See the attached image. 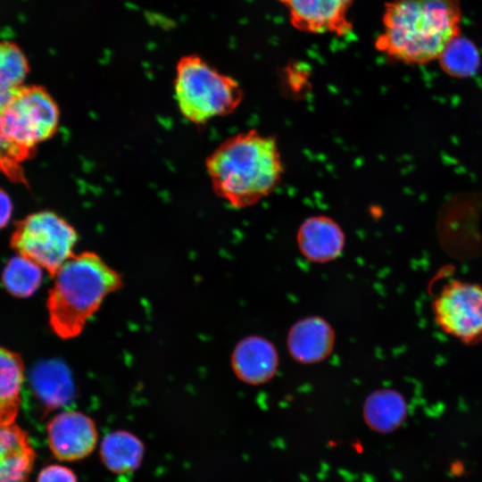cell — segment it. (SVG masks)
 Returning a JSON list of instances; mask_svg holds the SVG:
<instances>
[{
    "instance_id": "cell-1",
    "label": "cell",
    "mask_w": 482,
    "mask_h": 482,
    "mask_svg": "<svg viewBox=\"0 0 482 482\" xmlns=\"http://www.w3.org/2000/svg\"><path fill=\"white\" fill-rule=\"evenodd\" d=\"M205 167L215 194L235 208L269 196L284 173L276 138L254 129L225 139L207 157Z\"/></svg>"
},
{
    "instance_id": "cell-2",
    "label": "cell",
    "mask_w": 482,
    "mask_h": 482,
    "mask_svg": "<svg viewBox=\"0 0 482 482\" xmlns=\"http://www.w3.org/2000/svg\"><path fill=\"white\" fill-rule=\"evenodd\" d=\"M461 20L460 0H390L375 47L395 61L425 64L461 35Z\"/></svg>"
},
{
    "instance_id": "cell-3",
    "label": "cell",
    "mask_w": 482,
    "mask_h": 482,
    "mask_svg": "<svg viewBox=\"0 0 482 482\" xmlns=\"http://www.w3.org/2000/svg\"><path fill=\"white\" fill-rule=\"evenodd\" d=\"M53 278L46 301L49 324L62 339L78 337L105 296L122 285L120 275L93 252L73 254Z\"/></svg>"
},
{
    "instance_id": "cell-4",
    "label": "cell",
    "mask_w": 482,
    "mask_h": 482,
    "mask_svg": "<svg viewBox=\"0 0 482 482\" xmlns=\"http://www.w3.org/2000/svg\"><path fill=\"white\" fill-rule=\"evenodd\" d=\"M174 91L182 115L197 125L233 112L244 97L236 79L197 54L185 55L178 62Z\"/></svg>"
},
{
    "instance_id": "cell-5",
    "label": "cell",
    "mask_w": 482,
    "mask_h": 482,
    "mask_svg": "<svg viewBox=\"0 0 482 482\" xmlns=\"http://www.w3.org/2000/svg\"><path fill=\"white\" fill-rule=\"evenodd\" d=\"M0 119L8 139L33 154L40 143L56 132L60 111L44 87L22 85L3 100Z\"/></svg>"
},
{
    "instance_id": "cell-6",
    "label": "cell",
    "mask_w": 482,
    "mask_h": 482,
    "mask_svg": "<svg viewBox=\"0 0 482 482\" xmlns=\"http://www.w3.org/2000/svg\"><path fill=\"white\" fill-rule=\"evenodd\" d=\"M78 233L52 211H38L19 220L11 236V247L20 256L45 269L53 277L73 254Z\"/></svg>"
},
{
    "instance_id": "cell-7",
    "label": "cell",
    "mask_w": 482,
    "mask_h": 482,
    "mask_svg": "<svg viewBox=\"0 0 482 482\" xmlns=\"http://www.w3.org/2000/svg\"><path fill=\"white\" fill-rule=\"evenodd\" d=\"M436 325L459 342L474 345L482 342V286L453 279L432 301Z\"/></svg>"
},
{
    "instance_id": "cell-8",
    "label": "cell",
    "mask_w": 482,
    "mask_h": 482,
    "mask_svg": "<svg viewBox=\"0 0 482 482\" xmlns=\"http://www.w3.org/2000/svg\"><path fill=\"white\" fill-rule=\"evenodd\" d=\"M296 30L313 35L345 37L353 29L352 10L356 0H276Z\"/></svg>"
},
{
    "instance_id": "cell-9",
    "label": "cell",
    "mask_w": 482,
    "mask_h": 482,
    "mask_svg": "<svg viewBox=\"0 0 482 482\" xmlns=\"http://www.w3.org/2000/svg\"><path fill=\"white\" fill-rule=\"evenodd\" d=\"M47 441L61 461H79L88 456L97 442L94 420L86 414L69 411L55 415L46 426Z\"/></svg>"
},
{
    "instance_id": "cell-10",
    "label": "cell",
    "mask_w": 482,
    "mask_h": 482,
    "mask_svg": "<svg viewBox=\"0 0 482 482\" xmlns=\"http://www.w3.org/2000/svg\"><path fill=\"white\" fill-rule=\"evenodd\" d=\"M36 453L25 430L0 425V482H28Z\"/></svg>"
},
{
    "instance_id": "cell-11",
    "label": "cell",
    "mask_w": 482,
    "mask_h": 482,
    "mask_svg": "<svg viewBox=\"0 0 482 482\" xmlns=\"http://www.w3.org/2000/svg\"><path fill=\"white\" fill-rule=\"evenodd\" d=\"M297 238L303 254L317 262L336 257L344 245V234L339 225L323 215L306 219L298 230Z\"/></svg>"
},
{
    "instance_id": "cell-12",
    "label": "cell",
    "mask_w": 482,
    "mask_h": 482,
    "mask_svg": "<svg viewBox=\"0 0 482 482\" xmlns=\"http://www.w3.org/2000/svg\"><path fill=\"white\" fill-rule=\"evenodd\" d=\"M232 365L237 375L245 382L262 383L275 372L277 353L267 340L261 337H248L235 348Z\"/></svg>"
},
{
    "instance_id": "cell-13",
    "label": "cell",
    "mask_w": 482,
    "mask_h": 482,
    "mask_svg": "<svg viewBox=\"0 0 482 482\" xmlns=\"http://www.w3.org/2000/svg\"><path fill=\"white\" fill-rule=\"evenodd\" d=\"M30 382L34 394L47 411L63 406L74 396L71 374L60 362L38 364L31 373Z\"/></svg>"
},
{
    "instance_id": "cell-14",
    "label": "cell",
    "mask_w": 482,
    "mask_h": 482,
    "mask_svg": "<svg viewBox=\"0 0 482 482\" xmlns=\"http://www.w3.org/2000/svg\"><path fill=\"white\" fill-rule=\"evenodd\" d=\"M332 341V331L324 320L307 318L291 329L288 347L297 361L312 362L323 359L329 353Z\"/></svg>"
},
{
    "instance_id": "cell-15",
    "label": "cell",
    "mask_w": 482,
    "mask_h": 482,
    "mask_svg": "<svg viewBox=\"0 0 482 482\" xmlns=\"http://www.w3.org/2000/svg\"><path fill=\"white\" fill-rule=\"evenodd\" d=\"M24 377L21 355L0 347V425L14 423L21 404Z\"/></svg>"
},
{
    "instance_id": "cell-16",
    "label": "cell",
    "mask_w": 482,
    "mask_h": 482,
    "mask_svg": "<svg viewBox=\"0 0 482 482\" xmlns=\"http://www.w3.org/2000/svg\"><path fill=\"white\" fill-rule=\"evenodd\" d=\"M144 453L141 440L124 430L106 435L100 448V456L104 466L119 474L137 470L142 462Z\"/></svg>"
},
{
    "instance_id": "cell-17",
    "label": "cell",
    "mask_w": 482,
    "mask_h": 482,
    "mask_svg": "<svg viewBox=\"0 0 482 482\" xmlns=\"http://www.w3.org/2000/svg\"><path fill=\"white\" fill-rule=\"evenodd\" d=\"M367 424L378 432L395 429L403 420L406 404L403 396L392 389H382L370 395L364 404Z\"/></svg>"
},
{
    "instance_id": "cell-18",
    "label": "cell",
    "mask_w": 482,
    "mask_h": 482,
    "mask_svg": "<svg viewBox=\"0 0 482 482\" xmlns=\"http://www.w3.org/2000/svg\"><path fill=\"white\" fill-rule=\"evenodd\" d=\"M42 268L27 258L17 255L11 258L4 268L2 283L12 296H31L42 282Z\"/></svg>"
},
{
    "instance_id": "cell-19",
    "label": "cell",
    "mask_w": 482,
    "mask_h": 482,
    "mask_svg": "<svg viewBox=\"0 0 482 482\" xmlns=\"http://www.w3.org/2000/svg\"><path fill=\"white\" fill-rule=\"evenodd\" d=\"M437 60L448 75L457 78L474 75L480 63L479 52L475 44L461 35L445 46Z\"/></svg>"
},
{
    "instance_id": "cell-20",
    "label": "cell",
    "mask_w": 482,
    "mask_h": 482,
    "mask_svg": "<svg viewBox=\"0 0 482 482\" xmlns=\"http://www.w3.org/2000/svg\"><path fill=\"white\" fill-rule=\"evenodd\" d=\"M29 71L28 59L20 46L13 42L0 41V99L24 85Z\"/></svg>"
},
{
    "instance_id": "cell-21",
    "label": "cell",
    "mask_w": 482,
    "mask_h": 482,
    "mask_svg": "<svg viewBox=\"0 0 482 482\" xmlns=\"http://www.w3.org/2000/svg\"><path fill=\"white\" fill-rule=\"evenodd\" d=\"M3 100L0 99V110ZM31 156V154L21 149L8 139L0 119V172L12 182L27 184L22 162Z\"/></svg>"
},
{
    "instance_id": "cell-22",
    "label": "cell",
    "mask_w": 482,
    "mask_h": 482,
    "mask_svg": "<svg viewBox=\"0 0 482 482\" xmlns=\"http://www.w3.org/2000/svg\"><path fill=\"white\" fill-rule=\"evenodd\" d=\"M37 482H78L74 472L67 467L52 464L39 473Z\"/></svg>"
},
{
    "instance_id": "cell-23",
    "label": "cell",
    "mask_w": 482,
    "mask_h": 482,
    "mask_svg": "<svg viewBox=\"0 0 482 482\" xmlns=\"http://www.w3.org/2000/svg\"><path fill=\"white\" fill-rule=\"evenodd\" d=\"M12 204L9 195L0 188V229L5 227L12 217Z\"/></svg>"
}]
</instances>
